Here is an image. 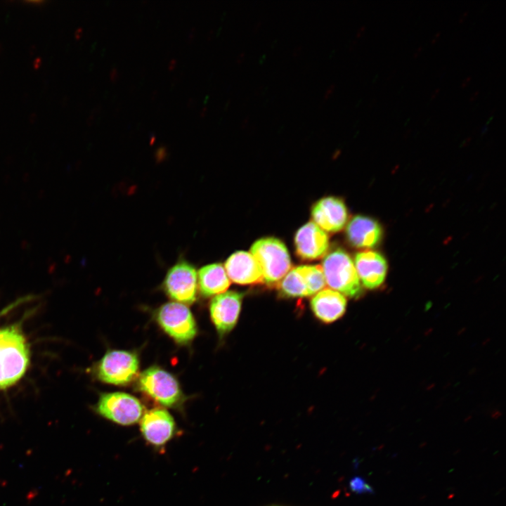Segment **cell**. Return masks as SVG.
Masks as SVG:
<instances>
[{
  "label": "cell",
  "instance_id": "1",
  "mask_svg": "<svg viewBox=\"0 0 506 506\" xmlns=\"http://www.w3.org/2000/svg\"><path fill=\"white\" fill-rule=\"evenodd\" d=\"M30 362V349L18 325L0 329V390L18 382Z\"/></svg>",
  "mask_w": 506,
  "mask_h": 506
},
{
  "label": "cell",
  "instance_id": "2",
  "mask_svg": "<svg viewBox=\"0 0 506 506\" xmlns=\"http://www.w3.org/2000/svg\"><path fill=\"white\" fill-rule=\"evenodd\" d=\"M322 268L327 285L350 298H359L363 290L353 260L341 248L325 255Z\"/></svg>",
  "mask_w": 506,
  "mask_h": 506
},
{
  "label": "cell",
  "instance_id": "3",
  "mask_svg": "<svg viewBox=\"0 0 506 506\" xmlns=\"http://www.w3.org/2000/svg\"><path fill=\"white\" fill-rule=\"evenodd\" d=\"M250 253L259 265L263 282L268 285L278 284L291 269L292 263L285 245L273 237L255 241Z\"/></svg>",
  "mask_w": 506,
  "mask_h": 506
},
{
  "label": "cell",
  "instance_id": "4",
  "mask_svg": "<svg viewBox=\"0 0 506 506\" xmlns=\"http://www.w3.org/2000/svg\"><path fill=\"white\" fill-rule=\"evenodd\" d=\"M138 387L143 393L166 407H179L184 401L176 379L160 367L153 366L144 370L138 378Z\"/></svg>",
  "mask_w": 506,
  "mask_h": 506
},
{
  "label": "cell",
  "instance_id": "5",
  "mask_svg": "<svg viewBox=\"0 0 506 506\" xmlns=\"http://www.w3.org/2000/svg\"><path fill=\"white\" fill-rule=\"evenodd\" d=\"M156 320L162 329L176 343L187 344L196 336L197 325L189 308L173 301L161 306L156 313Z\"/></svg>",
  "mask_w": 506,
  "mask_h": 506
},
{
  "label": "cell",
  "instance_id": "6",
  "mask_svg": "<svg viewBox=\"0 0 506 506\" xmlns=\"http://www.w3.org/2000/svg\"><path fill=\"white\" fill-rule=\"evenodd\" d=\"M139 361L130 351L112 350L107 352L96 364L95 375L100 381L115 384L126 385L136 377Z\"/></svg>",
  "mask_w": 506,
  "mask_h": 506
},
{
  "label": "cell",
  "instance_id": "7",
  "mask_svg": "<svg viewBox=\"0 0 506 506\" xmlns=\"http://www.w3.org/2000/svg\"><path fill=\"white\" fill-rule=\"evenodd\" d=\"M95 410L102 417L124 426L136 423L143 415L141 403L134 396L124 392L101 394Z\"/></svg>",
  "mask_w": 506,
  "mask_h": 506
},
{
  "label": "cell",
  "instance_id": "8",
  "mask_svg": "<svg viewBox=\"0 0 506 506\" xmlns=\"http://www.w3.org/2000/svg\"><path fill=\"white\" fill-rule=\"evenodd\" d=\"M163 288L176 302L193 304L196 300L197 288L196 269L186 261H179L168 271Z\"/></svg>",
  "mask_w": 506,
  "mask_h": 506
},
{
  "label": "cell",
  "instance_id": "9",
  "mask_svg": "<svg viewBox=\"0 0 506 506\" xmlns=\"http://www.w3.org/2000/svg\"><path fill=\"white\" fill-rule=\"evenodd\" d=\"M141 432L147 443L155 447L164 446L176 434V424L165 409L155 408L145 412L141 418Z\"/></svg>",
  "mask_w": 506,
  "mask_h": 506
},
{
  "label": "cell",
  "instance_id": "10",
  "mask_svg": "<svg viewBox=\"0 0 506 506\" xmlns=\"http://www.w3.org/2000/svg\"><path fill=\"white\" fill-rule=\"evenodd\" d=\"M243 294L228 291L216 295L209 304V313L219 335L224 336L235 327L241 310Z\"/></svg>",
  "mask_w": 506,
  "mask_h": 506
},
{
  "label": "cell",
  "instance_id": "11",
  "mask_svg": "<svg viewBox=\"0 0 506 506\" xmlns=\"http://www.w3.org/2000/svg\"><path fill=\"white\" fill-rule=\"evenodd\" d=\"M355 268L360 282L368 290H375L384 283L388 264L379 252L366 249L357 252L354 257Z\"/></svg>",
  "mask_w": 506,
  "mask_h": 506
},
{
  "label": "cell",
  "instance_id": "12",
  "mask_svg": "<svg viewBox=\"0 0 506 506\" xmlns=\"http://www.w3.org/2000/svg\"><path fill=\"white\" fill-rule=\"evenodd\" d=\"M311 217L323 231L335 233L341 231L348 221V211L343 200L336 197H325L313 206Z\"/></svg>",
  "mask_w": 506,
  "mask_h": 506
},
{
  "label": "cell",
  "instance_id": "13",
  "mask_svg": "<svg viewBox=\"0 0 506 506\" xmlns=\"http://www.w3.org/2000/svg\"><path fill=\"white\" fill-rule=\"evenodd\" d=\"M297 255L303 259H316L325 257L329 249V238L325 231L313 221L302 226L294 235Z\"/></svg>",
  "mask_w": 506,
  "mask_h": 506
},
{
  "label": "cell",
  "instance_id": "14",
  "mask_svg": "<svg viewBox=\"0 0 506 506\" xmlns=\"http://www.w3.org/2000/svg\"><path fill=\"white\" fill-rule=\"evenodd\" d=\"M346 236L349 244L359 249H370L378 245L383 238V228L375 219L356 215L348 223Z\"/></svg>",
  "mask_w": 506,
  "mask_h": 506
},
{
  "label": "cell",
  "instance_id": "15",
  "mask_svg": "<svg viewBox=\"0 0 506 506\" xmlns=\"http://www.w3.org/2000/svg\"><path fill=\"white\" fill-rule=\"evenodd\" d=\"M225 271L229 279L240 285L263 282L261 268L250 252L238 251L226 261Z\"/></svg>",
  "mask_w": 506,
  "mask_h": 506
},
{
  "label": "cell",
  "instance_id": "16",
  "mask_svg": "<svg viewBox=\"0 0 506 506\" xmlns=\"http://www.w3.org/2000/svg\"><path fill=\"white\" fill-rule=\"evenodd\" d=\"M347 301L344 295L331 289L317 292L310 302L315 316L325 323L340 318L346 309Z\"/></svg>",
  "mask_w": 506,
  "mask_h": 506
},
{
  "label": "cell",
  "instance_id": "17",
  "mask_svg": "<svg viewBox=\"0 0 506 506\" xmlns=\"http://www.w3.org/2000/svg\"><path fill=\"white\" fill-rule=\"evenodd\" d=\"M197 275L200 293L205 297L221 294L230 285L229 278L220 264L204 266L200 268Z\"/></svg>",
  "mask_w": 506,
  "mask_h": 506
},
{
  "label": "cell",
  "instance_id": "18",
  "mask_svg": "<svg viewBox=\"0 0 506 506\" xmlns=\"http://www.w3.org/2000/svg\"><path fill=\"white\" fill-rule=\"evenodd\" d=\"M280 294L289 298L309 296L305 279L299 266L290 269L278 283Z\"/></svg>",
  "mask_w": 506,
  "mask_h": 506
},
{
  "label": "cell",
  "instance_id": "19",
  "mask_svg": "<svg viewBox=\"0 0 506 506\" xmlns=\"http://www.w3.org/2000/svg\"><path fill=\"white\" fill-rule=\"evenodd\" d=\"M308 288L309 296L316 294L325 286V279L321 265L298 266Z\"/></svg>",
  "mask_w": 506,
  "mask_h": 506
},
{
  "label": "cell",
  "instance_id": "20",
  "mask_svg": "<svg viewBox=\"0 0 506 506\" xmlns=\"http://www.w3.org/2000/svg\"><path fill=\"white\" fill-rule=\"evenodd\" d=\"M350 486L354 491H358L359 493L365 491L368 488H370V487L367 484H365V482L360 478L353 479L351 481Z\"/></svg>",
  "mask_w": 506,
  "mask_h": 506
},
{
  "label": "cell",
  "instance_id": "21",
  "mask_svg": "<svg viewBox=\"0 0 506 506\" xmlns=\"http://www.w3.org/2000/svg\"><path fill=\"white\" fill-rule=\"evenodd\" d=\"M110 78L112 82L116 81L119 78V73L115 67H113L110 72Z\"/></svg>",
  "mask_w": 506,
  "mask_h": 506
},
{
  "label": "cell",
  "instance_id": "22",
  "mask_svg": "<svg viewBox=\"0 0 506 506\" xmlns=\"http://www.w3.org/2000/svg\"><path fill=\"white\" fill-rule=\"evenodd\" d=\"M335 87V84H332L327 89L324 93V98H327L330 96V94L333 92Z\"/></svg>",
  "mask_w": 506,
  "mask_h": 506
},
{
  "label": "cell",
  "instance_id": "23",
  "mask_svg": "<svg viewBox=\"0 0 506 506\" xmlns=\"http://www.w3.org/2000/svg\"><path fill=\"white\" fill-rule=\"evenodd\" d=\"M195 31V27H192L190 30V32H189L188 36H187L188 41H190L193 39V38L194 37Z\"/></svg>",
  "mask_w": 506,
  "mask_h": 506
},
{
  "label": "cell",
  "instance_id": "24",
  "mask_svg": "<svg viewBox=\"0 0 506 506\" xmlns=\"http://www.w3.org/2000/svg\"><path fill=\"white\" fill-rule=\"evenodd\" d=\"M102 106L100 104H98L96 107H94L91 111V115H95L96 112H98L101 110Z\"/></svg>",
  "mask_w": 506,
  "mask_h": 506
},
{
  "label": "cell",
  "instance_id": "25",
  "mask_svg": "<svg viewBox=\"0 0 506 506\" xmlns=\"http://www.w3.org/2000/svg\"><path fill=\"white\" fill-rule=\"evenodd\" d=\"M41 59L40 57H37L33 62V66L34 68H38L41 64Z\"/></svg>",
  "mask_w": 506,
  "mask_h": 506
},
{
  "label": "cell",
  "instance_id": "26",
  "mask_svg": "<svg viewBox=\"0 0 506 506\" xmlns=\"http://www.w3.org/2000/svg\"><path fill=\"white\" fill-rule=\"evenodd\" d=\"M365 30V25H362L361 27H360L356 32V37H361L362 35V34L364 32Z\"/></svg>",
  "mask_w": 506,
  "mask_h": 506
},
{
  "label": "cell",
  "instance_id": "27",
  "mask_svg": "<svg viewBox=\"0 0 506 506\" xmlns=\"http://www.w3.org/2000/svg\"><path fill=\"white\" fill-rule=\"evenodd\" d=\"M82 32H83L82 28L78 27L74 32L75 38L79 39L81 37Z\"/></svg>",
  "mask_w": 506,
  "mask_h": 506
},
{
  "label": "cell",
  "instance_id": "28",
  "mask_svg": "<svg viewBox=\"0 0 506 506\" xmlns=\"http://www.w3.org/2000/svg\"><path fill=\"white\" fill-rule=\"evenodd\" d=\"M471 78H472V77H471L470 76L466 77V78L462 82V83H461V87L464 88V87L467 86V84H469V82H470Z\"/></svg>",
  "mask_w": 506,
  "mask_h": 506
},
{
  "label": "cell",
  "instance_id": "29",
  "mask_svg": "<svg viewBox=\"0 0 506 506\" xmlns=\"http://www.w3.org/2000/svg\"><path fill=\"white\" fill-rule=\"evenodd\" d=\"M245 58V52H241L236 58L238 63L242 62Z\"/></svg>",
  "mask_w": 506,
  "mask_h": 506
},
{
  "label": "cell",
  "instance_id": "30",
  "mask_svg": "<svg viewBox=\"0 0 506 506\" xmlns=\"http://www.w3.org/2000/svg\"><path fill=\"white\" fill-rule=\"evenodd\" d=\"M301 46H297L293 49V51H292L293 55H294V56L297 55L298 53H299V52L301 51Z\"/></svg>",
  "mask_w": 506,
  "mask_h": 506
},
{
  "label": "cell",
  "instance_id": "31",
  "mask_svg": "<svg viewBox=\"0 0 506 506\" xmlns=\"http://www.w3.org/2000/svg\"><path fill=\"white\" fill-rule=\"evenodd\" d=\"M195 104H196V100L193 98H190L187 102L188 106H194Z\"/></svg>",
  "mask_w": 506,
  "mask_h": 506
},
{
  "label": "cell",
  "instance_id": "32",
  "mask_svg": "<svg viewBox=\"0 0 506 506\" xmlns=\"http://www.w3.org/2000/svg\"><path fill=\"white\" fill-rule=\"evenodd\" d=\"M176 64V59H171V60H170L169 65H168L169 68L170 70H171V69H173V68L175 67Z\"/></svg>",
  "mask_w": 506,
  "mask_h": 506
},
{
  "label": "cell",
  "instance_id": "33",
  "mask_svg": "<svg viewBox=\"0 0 506 506\" xmlns=\"http://www.w3.org/2000/svg\"><path fill=\"white\" fill-rule=\"evenodd\" d=\"M36 119H37V115L34 112H33L30 115L29 121L30 123H33L35 122Z\"/></svg>",
  "mask_w": 506,
  "mask_h": 506
},
{
  "label": "cell",
  "instance_id": "34",
  "mask_svg": "<svg viewBox=\"0 0 506 506\" xmlns=\"http://www.w3.org/2000/svg\"><path fill=\"white\" fill-rule=\"evenodd\" d=\"M479 91H475L469 97V100H474L479 95Z\"/></svg>",
  "mask_w": 506,
  "mask_h": 506
},
{
  "label": "cell",
  "instance_id": "35",
  "mask_svg": "<svg viewBox=\"0 0 506 506\" xmlns=\"http://www.w3.org/2000/svg\"><path fill=\"white\" fill-rule=\"evenodd\" d=\"M440 34H441L440 32H436L435 34V35L434 36V37H432V39L431 40V43H434L437 40V39L439 37Z\"/></svg>",
  "mask_w": 506,
  "mask_h": 506
},
{
  "label": "cell",
  "instance_id": "36",
  "mask_svg": "<svg viewBox=\"0 0 506 506\" xmlns=\"http://www.w3.org/2000/svg\"><path fill=\"white\" fill-rule=\"evenodd\" d=\"M93 119H94V115H90V116H89V117H88L87 119H86L87 124H92Z\"/></svg>",
  "mask_w": 506,
  "mask_h": 506
},
{
  "label": "cell",
  "instance_id": "37",
  "mask_svg": "<svg viewBox=\"0 0 506 506\" xmlns=\"http://www.w3.org/2000/svg\"><path fill=\"white\" fill-rule=\"evenodd\" d=\"M249 116H247V117L242 121V122H241V126H242V127H244L245 126H246V125L247 124L248 122H249Z\"/></svg>",
  "mask_w": 506,
  "mask_h": 506
},
{
  "label": "cell",
  "instance_id": "38",
  "mask_svg": "<svg viewBox=\"0 0 506 506\" xmlns=\"http://www.w3.org/2000/svg\"><path fill=\"white\" fill-rule=\"evenodd\" d=\"M157 94H158V91H157V90H154V91H153L152 93H151V94H150V98H151L152 100H154V99L156 98V96H157Z\"/></svg>",
  "mask_w": 506,
  "mask_h": 506
},
{
  "label": "cell",
  "instance_id": "39",
  "mask_svg": "<svg viewBox=\"0 0 506 506\" xmlns=\"http://www.w3.org/2000/svg\"><path fill=\"white\" fill-rule=\"evenodd\" d=\"M439 91H440V89H439V88H438V89H436L432 93V94H431V98H432H432H434L435 96H436L438 94V93L439 92Z\"/></svg>",
  "mask_w": 506,
  "mask_h": 506
},
{
  "label": "cell",
  "instance_id": "40",
  "mask_svg": "<svg viewBox=\"0 0 506 506\" xmlns=\"http://www.w3.org/2000/svg\"><path fill=\"white\" fill-rule=\"evenodd\" d=\"M467 14H468V11H465L462 13V15L460 16V18L459 19V22H462L463 20L465 18V17L467 15Z\"/></svg>",
  "mask_w": 506,
  "mask_h": 506
},
{
  "label": "cell",
  "instance_id": "41",
  "mask_svg": "<svg viewBox=\"0 0 506 506\" xmlns=\"http://www.w3.org/2000/svg\"><path fill=\"white\" fill-rule=\"evenodd\" d=\"M422 49V46H419L418 48L414 52L413 57H417Z\"/></svg>",
  "mask_w": 506,
  "mask_h": 506
},
{
  "label": "cell",
  "instance_id": "42",
  "mask_svg": "<svg viewBox=\"0 0 506 506\" xmlns=\"http://www.w3.org/2000/svg\"><path fill=\"white\" fill-rule=\"evenodd\" d=\"M68 99H69V98H68L67 96H65L63 98V101H62V105H63V106H65V105L67 104V103H68Z\"/></svg>",
  "mask_w": 506,
  "mask_h": 506
},
{
  "label": "cell",
  "instance_id": "43",
  "mask_svg": "<svg viewBox=\"0 0 506 506\" xmlns=\"http://www.w3.org/2000/svg\"><path fill=\"white\" fill-rule=\"evenodd\" d=\"M35 50H36V46L32 45L29 48V52L30 54H32L34 53Z\"/></svg>",
  "mask_w": 506,
  "mask_h": 506
},
{
  "label": "cell",
  "instance_id": "44",
  "mask_svg": "<svg viewBox=\"0 0 506 506\" xmlns=\"http://www.w3.org/2000/svg\"><path fill=\"white\" fill-rule=\"evenodd\" d=\"M207 107H203L200 111V116H204L205 112H207Z\"/></svg>",
  "mask_w": 506,
  "mask_h": 506
},
{
  "label": "cell",
  "instance_id": "45",
  "mask_svg": "<svg viewBox=\"0 0 506 506\" xmlns=\"http://www.w3.org/2000/svg\"><path fill=\"white\" fill-rule=\"evenodd\" d=\"M95 92H96V87H95V86H92V87L89 89V94L90 96H92V95H93V94L95 93Z\"/></svg>",
  "mask_w": 506,
  "mask_h": 506
},
{
  "label": "cell",
  "instance_id": "46",
  "mask_svg": "<svg viewBox=\"0 0 506 506\" xmlns=\"http://www.w3.org/2000/svg\"><path fill=\"white\" fill-rule=\"evenodd\" d=\"M213 34H214V30H210L209 32L207 34V38L208 39H211V37L213 36Z\"/></svg>",
  "mask_w": 506,
  "mask_h": 506
},
{
  "label": "cell",
  "instance_id": "47",
  "mask_svg": "<svg viewBox=\"0 0 506 506\" xmlns=\"http://www.w3.org/2000/svg\"><path fill=\"white\" fill-rule=\"evenodd\" d=\"M120 104H121L120 103H119V105L117 104V105L116 108H115V110H114V111H113L114 114H116V113H117V112H119V108H120Z\"/></svg>",
  "mask_w": 506,
  "mask_h": 506
},
{
  "label": "cell",
  "instance_id": "48",
  "mask_svg": "<svg viewBox=\"0 0 506 506\" xmlns=\"http://www.w3.org/2000/svg\"><path fill=\"white\" fill-rule=\"evenodd\" d=\"M488 131V127L487 126V125H486V126H484V127L481 128V132H482L483 134H485V133H486V131Z\"/></svg>",
  "mask_w": 506,
  "mask_h": 506
},
{
  "label": "cell",
  "instance_id": "49",
  "mask_svg": "<svg viewBox=\"0 0 506 506\" xmlns=\"http://www.w3.org/2000/svg\"><path fill=\"white\" fill-rule=\"evenodd\" d=\"M145 72H146V68L145 67V66H142L140 68V73L143 74H145Z\"/></svg>",
  "mask_w": 506,
  "mask_h": 506
},
{
  "label": "cell",
  "instance_id": "50",
  "mask_svg": "<svg viewBox=\"0 0 506 506\" xmlns=\"http://www.w3.org/2000/svg\"><path fill=\"white\" fill-rule=\"evenodd\" d=\"M266 58V54H263L259 59V63H262Z\"/></svg>",
  "mask_w": 506,
  "mask_h": 506
},
{
  "label": "cell",
  "instance_id": "51",
  "mask_svg": "<svg viewBox=\"0 0 506 506\" xmlns=\"http://www.w3.org/2000/svg\"><path fill=\"white\" fill-rule=\"evenodd\" d=\"M260 25H261V22L260 21L257 22L254 27V30H257L260 27Z\"/></svg>",
  "mask_w": 506,
  "mask_h": 506
},
{
  "label": "cell",
  "instance_id": "52",
  "mask_svg": "<svg viewBox=\"0 0 506 506\" xmlns=\"http://www.w3.org/2000/svg\"><path fill=\"white\" fill-rule=\"evenodd\" d=\"M230 103H231V99H228L226 103L224 105V109H227V108L228 107Z\"/></svg>",
  "mask_w": 506,
  "mask_h": 506
},
{
  "label": "cell",
  "instance_id": "53",
  "mask_svg": "<svg viewBox=\"0 0 506 506\" xmlns=\"http://www.w3.org/2000/svg\"><path fill=\"white\" fill-rule=\"evenodd\" d=\"M135 88H136L135 84H131V85L129 86V89L130 91L134 90Z\"/></svg>",
  "mask_w": 506,
  "mask_h": 506
},
{
  "label": "cell",
  "instance_id": "54",
  "mask_svg": "<svg viewBox=\"0 0 506 506\" xmlns=\"http://www.w3.org/2000/svg\"><path fill=\"white\" fill-rule=\"evenodd\" d=\"M395 72H396V70H394V71H392V72H391V74H389V77H387V79H391V77H393V76L394 75V74H395Z\"/></svg>",
  "mask_w": 506,
  "mask_h": 506
},
{
  "label": "cell",
  "instance_id": "55",
  "mask_svg": "<svg viewBox=\"0 0 506 506\" xmlns=\"http://www.w3.org/2000/svg\"><path fill=\"white\" fill-rule=\"evenodd\" d=\"M375 102H376V101H375V99H373V100L370 102L369 106H370V107L373 106L374 104L375 103Z\"/></svg>",
  "mask_w": 506,
  "mask_h": 506
},
{
  "label": "cell",
  "instance_id": "56",
  "mask_svg": "<svg viewBox=\"0 0 506 506\" xmlns=\"http://www.w3.org/2000/svg\"><path fill=\"white\" fill-rule=\"evenodd\" d=\"M209 100V95H207L204 98V103H207Z\"/></svg>",
  "mask_w": 506,
  "mask_h": 506
},
{
  "label": "cell",
  "instance_id": "57",
  "mask_svg": "<svg viewBox=\"0 0 506 506\" xmlns=\"http://www.w3.org/2000/svg\"><path fill=\"white\" fill-rule=\"evenodd\" d=\"M162 106H163V103H160L157 107V110H160V109H161L162 108Z\"/></svg>",
  "mask_w": 506,
  "mask_h": 506
},
{
  "label": "cell",
  "instance_id": "58",
  "mask_svg": "<svg viewBox=\"0 0 506 506\" xmlns=\"http://www.w3.org/2000/svg\"><path fill=\"white\" fill-rule=\"evenodd\" d=\"M277 42V39H274V41L272 42L271 46H273Z\"/></svg>",
  "mask_w": 506,
  "mask_h": 506
},
{
  "label": "cell",
  "instance_id": "59",
  "mask_svg": "<svg viewBox=\"0 0 506 506\" xmlns=\"http://www.w3.org/2000/svg\"><path fill=\"white\" fill-rule=\"evenodd\" d=\"M221 27H219V29L217 30V32H216V34H219V32H221Z\"/></svg>",
  "mask_w": 506,
  "mask_h": 506
},
{
  "label": "cell",
  "instance_id": "60",
  "mask_svg": "<svg viewBox=\"0 0 506 506\" xmlns=\"http://www.w3.org/2000/svg\"><path fill=\"white\" fill-rule=\"evenodd\" d=\"M225 15H226V11H223V13H222V15H221V19H223V18H224Z\"/></svg>",
  "mask_w": 506,
  "mask_h": 506
},
{
  "label": "cell",
  "instance_id": "61",
  "mask_svg": "<svg viewBox=\"0 0 506 506\" xmlns=\"http://www.w3.org/2000/svg\"><path fill=\"white\" fill-rule=\"evenodd\" d=\"M96 44V41H95L94 43H93V44H92V45H91V49H93V48L95 47V44Z\"/></svg>",
  "mask_w": 506,
  "mask_h": 506
},
{
  "label": "cell",
  "instance_id": "62",
  "mask_svg": "<svg viewBox=\"0 0 506 506\" xmlns=\"http://www.w3.org/2000/svg\"><path fill=\"white\" fill-rule=\"evenodd\" d=\"M108 91L106 90V91H105L103 96H106V95H108Z\"/></svg>",
  "mask_w": 506,
  "mask_h": 506
},
{
  "label": "cell",
  "instance_id": "63",
  "mask_svg": "<svg viewBox=\"0 0 506 506\" xmlns=\"http://www.w3.org/2000/svg\"><path fill=\"white\" fill-rule=\"evenodd\" d=\"M2 50H3V46H2V44L0 43V53L1 52Z\"/></svg>",
  "mask_w": 506,
  "mask_h": 506
}]
</instances>
